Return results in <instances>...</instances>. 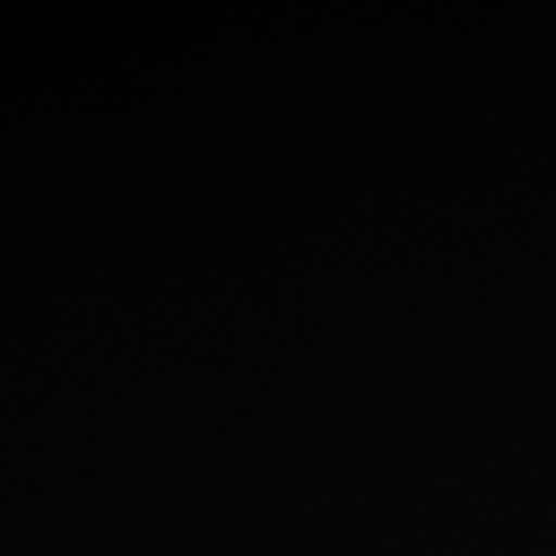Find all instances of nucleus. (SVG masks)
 I'll use <instances>...</instances> for the list:
<instances>
[]
</instances>
